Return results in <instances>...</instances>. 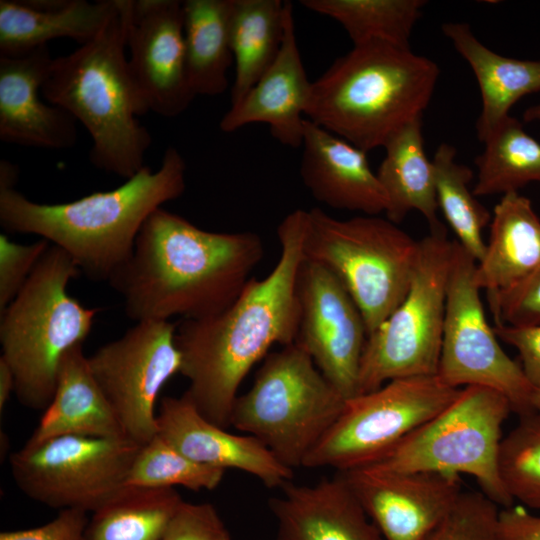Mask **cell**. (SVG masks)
<instances>
[{
  "label": "cell",
  "mask_w": 540,
  "mask_h": 540,
  "mask_svg": "<svg viewBox=\"0 0 540 540\" xmlns=\"http://www.w3.org/2000/svg\"><path fill=\"white\" fill-rule=\"evenodd\" d=\"M306 222V210L287 214L277 227L281 254L273 270L261 280L251 278L222 312L183 319L176 327L180 373L189 381L184 394L204 418L224 429L231 425L237 391L251 368L274 344L295 342Z\"/></svg>",
  "instance_id": "cell-1"
},
{
  "label": "cell",
  "mask_w": 540,
  "mask_h": 540,
  "mask_svg": "<svg viewBox=\"0 0 540 540\" xmlns=\"http://www.w3.org/2000/svg\"><path fill=\"white\" fill-rule=\"evenodd\" d=\"M263 256L257 233L207 231L161 207L145 221L130 258L108 282L136 323L203 319L236 300Z\"/></svg>",
  "instance_id": "cell-2"
},
{
  "label": "cell",
  "mask_w": 540,
  "mask_h": 540,
  "mask_svg": "<svg viewBox=\"0 0 540 540\" xmlns=\"http://www.w3.org/2000/svg\"><path fill=\"white\" fill-rule=\"evenodd\" d=\"M186 163L168 147L158 170L145 165L108 191L66 203L45 204L15 189L18 173L0 172V225L9 233L35 234L64 250L81 273L108 281L130 258L148 217L185 191Z\"/></svg>",
  "instance_id": "cell-3"
},
{
  "label": "cell",
  "mask_w": 540,
  "mask_h": 540,
  "mask_svg": "<svg viewBox=\"0 0 540 540\" xmlns=\"http://www.w3.org/2000/svg\"><path fill=\"white\" fill-rule=\"evenodd\" d=\"M131 0H120L113 18L92 41L53 58L42 96L88 131L91 163L125 180L144 166L151 135L138 117L149 112L130 70L127 25Z\"/></svg>",
  "instance_id": "cell-4"
},
{
  "label": "cell",
  "mask_w": 540,
  "mask_h": 540,
  "mask_svg": "<svg viewBox=\"0 0 540 540\" xmlns=\"http://www.w3.org/2000/svg\"><path fill=\"white\" fill-rule=\"evenodd\" d=\"M439 74L433 60L410 48L355 45L311 82L305 116L367 153L422 118Z\"/></svg>",
  "instance_id": "cell-5"
},
{
  "label": "cell",
  "mask_w": 540,
  "mask_h": 540,
  "mask_svg": "<svg viewBox=\"0 0 540 540\" xmlns=\"http://www.w3.org/2000/svg\"><path fill=\"white\" fill-rule=\"evenodd\" d=\"M80 274L73 259L51 244L23 288L0 312L1 358L13 372L18 401L27 408H47L63 356L84 344L99 312L69 295V282Z\"/></svg>",
  "instance_id": "cell-6"
},
{
  "label": "cell",
  "mask_w": 540,
  "mask_h": 540,
  "mask_svg": "<svg viewBox=\"0 0 540 540\" xmlns=\"http://www.w3.org/2000/svg\"><path fill=\"white\" fill-rule=\"evenodd\" d=\"M346 400L294 342L265 357L249 390L236 398L231 425L294 469L303 466Z\"/></svg>",
  "instance_id": "cell-7"
},
{
  "label": "cell",
  "mask_w": 540,
  "mask_h": 540,
  "mask_svg": "<svg viewBox=\"0 0 540 540\" xmlns=\"http://www.w3.org/2000/svg\"><path fill=\"white\" fill-rule=\"evenodd\" d=\"M419 241L379 216L337 219L320 208L307 211L304 258L333 273L373 333L406 297Z\"/></svg>",
  "instance_id": "cell-8"
},
{
  "label": "cell",
  "mask_w": 540,
  "mask_h": 540,
  "mask_svg": "<svg viewBox=\"0 0 540 540\" xmlns=\"http://www.w3.org/2000/svg\"><path fill=\"white\" fill-rule=\"evenodd\" d=\"M512 412L500 393L461 388L455 399L376 463L387 472H438L471 476L500 508L515 502L500 475L503 425Z\"/></svg>",
  "instance_id": "cell-9"
},
{
  "label": "cell",
  "mask_w": 540,
  "mask_h": 540,
  "mask_svg": "<svg viewBox=\"0 0 540 540\" xmlns=\"http://www.w3.org/2000/svg\"><path fill=\"white\" fill-rule=\"evenodd\" d=\"M452 243L441 223L419 240L408 293L366 340L358 395L387 382L436 375L439 367Z\"/></svg>",
  "instance_id": "cell-10"
},
{
  "label": "cell",
  "mask_w": 540,
  "mask_h": 540,
  "mask_svg": "<svg viewBox=\"0 0 540 540\" xmlns=\"http://www.w3.org/2000/svg\"><path fill=\"white\" fill-rule=\"evenodd\" d=\"M460 390L437 375L415 376L347 399L303 467L344 472L370 466L449 405Z\"/></svg>",
  "instance_id": "cell-11"
},
{
  "label": "cell",
  "mask_w": 540,
  "mask_h": 540,
  "mask_svg": "<svg viewBox=\"0 0 540 540\" xmlns=\"http://www.w3.org/2000/svg\"><path fill=\"white\" fill-rule=\"evenodd\" d=\"M476 260L452 243L446 314L437 376L445 384L482 386L503 395L519 417L540 413V388L501 347L474 281Z\"/></svg>",
  "instance_id": "cell-12"
},
{
  "label": "cell",
  "mask_w": 540,
  "mask_h": 540,
  "mask_svg": "<svg viewBox=\"0 0 540 540\" xmlns=\"http://www.w3.org/2000/svg\"><path fill=\"white\" fill-rule=\"evenodd\" d=\"M141 445L129 438L59 436L10 456V470L28 497L57 509L95 512L125 487Z\"/></svg>",
  "instance_id": "cell-13"
},
{
  "label": "cell",
  "mask_w": 540,
  "mask_h": 540,
  "mask_svg": "<svg viewBox=\"0 0 540 540\" xmlns=\"http://www.w3.org/2000/svg\"><path fill=\"white\" fill-rule=\"evenodd\" d=\"M176 327L170 321L137 322L88 356L124 436L141 446L157 435L156 402L167 381L180 373Z\"/></svg>",
  "instance_id": "cell-14"
},
{
  "label": "cell",
  "mask_w": 540,
  "mask_h": 540,
  "mask_svg": "<svg viewBox=\"0 0 540 540\" xmlns=\"http://www.w3.org/2000/svg\"><path fill=\"white\" fill-rule=\"evenodd\" d=\"M297 297L295 343L346 399L358 395L360 362L367 340L360 309L333 273L305 258L297 276Z\"/></svg>",
  "instance_id": "cell-15"
},
{
  "label": "cell",
  "mask_w": 540,
  "mask_h": 540,
  "mask_svg": "<svg viewBox=\"0 0 540 540\" xmlns=\"http://www.w3.org/2000/svg\"><path fill=\"white\" fill-rule=\"evenodd\" d=\"M337 473L384 540H428L463 493L457 474L370 467Z\"/></svg>",
  "instance_id": "cell-16"
},
{
  "label": "cell",
  "mask_w": 540,
  "mask_h": 540,
  "mask_svg": "<svg viewBox=\"0 0 540 540\" xmlns=\"http://www.w3.org/2000/svg\"><path fill=\"white\" fill-rule=\"evenodd\" d=\"M128 62L151 112L173 118L196 97L187 74L182 1L131 0Z\"/></svg>",
  "instance_id": "cell-17"
},
{
  "label": "cell",
  "mask_w": 540,
  "mask_h": 540,
  "mask_svg": "<svg viewBox=\"0 0 540 540\" xmlns=\"http://www.w3.org/2000/svg\"><path fill=\"white\" fill-rule=\"evenodd\" d=\"M157 426L158 435L201 465L240 470L268 488H282L293 477V469L283 465L259 440L230 433L208 421L185 394L160 400Z\"/></svg>",
  "instance_id": "cell-18"
},
{
  "label": "cell",
  "mask_w": 540,
  "mask_h": 540,
  "mask_svg": "<svg viewBox=\"0 0 540 540\" xmlns=\"http://www.w3.org/2000/svg\"><path fill=\"white\" fill-rule=\"evenodd\" d=\"M52 60L48 45L19 56L0 55L1 141L56 150L76 144L77 121L42 99Z\"/></svg>",
  "instance_id": "cell-19"
},
{
  "label": "cell",
  "mask_w": 540,
  "mask_h": 540,
  "mask_svg": "<svg viewBox=\"0 0 540 540\" xmlns=\"http://www.w3.org/2000/svg\"><path fill=\"white\" fill-rule=\"evenodd\" d=\"M310 87L297 44L293 4L286 1L284 36L277 57L247 94L230 106L219 127L231 133L251 123H264L281 144L299 148Z\"/></svg>",
  "instance_id": "cell-20"
},
{
  "label": "cell",
  "mask_w": 540,
  "mask_h": 540,
  "mask_svg": "<svg viewBox=\"0 0 540 540\" xmlns=\"http://www.w3.org/2000/svg\"><path fill=\"white\" fill-rule=\"evenodd\" d=\"M301 146L300 176L318 202L371 216L385 213L387 197L365 151L307 118Z\"/></svg>",
  "instance_id": "cell-21"
},
{
  "label": "cell",
  "mask_w": 540,
  "mask_h": 540,
  "mask_svg": "<svg viewBox=\"0 0 540 540\" xmlns=\"http://www.w3.org/2000/svg\"><path fill=\"white\" fill-rule=\"evenodd\" d=\"M269 506L276 540H384L338 473L311 485L289 482Z\"/></svg>",
  "instance_id": "cell-22"
},
{
  "label": "cell",
  "mask_w": 540,
  "mask_h": 540,
  "mask_svg": "<svg viewBox=\"0 0 540 540\" xmlns=\"http://www.w3.org/2000/svg\"><path fill=\"white\" fill-rule=\"evenodd\" d=\"M120 0H0V55L19 56L68 38L84 45L105 28Z\"/></svg>",
  "instance_id": "cell-23"
},
{
  "label": "cell",
  "mask_w": 540,
  "mask_h": 540,
  "mask_svg": "<svg viewBox=\"0 0 540 540\" xmlns=\"http://www.w3.org/2000/svg\"><path fill=\"white\" fill-rule=\"evenodd\" d=\"M124 436L110 404L93 377L83 344L62 358L55 393L25 446L66 436Z\"/></svg>",
  "instance_id": "cell-24"
},
{
  "label": "cell",
  "mask_w": 540,
  "mask_h": 540,
  "mask_svg": "<svg viewBox=\"0 0 540 540\" xmlns=\"http://www.w3.org/2000/svg\"><path fill=\"white\" fill-rule=\"evenodd\" d=\"M540 267V218L530 199L511 192L493 210L490 237L474 281L487 293L508 290Z\"/></svg>",
  "instance_id": "cell-25"
},
{
  "label": "cell",
  "mask_w": 540,
  "mask_h": 540,
  "mask_svg": "<svg viewBox=\"0 0 540 540\" xmlns=\"http://www.w3.org/2000/svg\"><path fill=\"white\" fill-rule=\"evenodd\" d=\"M442 31L466 60L477 80L482 110L476 122L480 142L522 97L540 91V60L505 57L490 50L464 22H446Z\"/></svg>",
  "instance_id": "cell-26"
},
{
  "label": "cell",
  "mask_w": 540,
  "mask_h": 540,
  "mask_svg": "<svg viewBox=\"0 0 540 540\" xmlns=\"http://www.w3.org/2000/svg\"><path fill=\"white\" fill-rule=\"evenodd\" d=\"M384 148L385 157L376 174L388 201L386 218L398 224L417 210L430 228L440 225L434 166L424 148L422 118L400 129Z\"/></svg>",
  "instance_id": "cell-27"
},
{
  "label": "cell",
  "mask_w": 540,
  "mask_h": 540,
  "mask_svg": "<svg viewBox=\"0 0 540 540\" xmlns=\"http://www.w3.org/2000/svg\"><path fill=\"white\" fill-rule=\"evenodd\" d=\"M187 74L195 96H216L228 87L233 61L231 0L182 1Z\"/></svg>",
  "instance_id": "cell-28"
},
{
  "label": "cell",
  "mask_w": 540,
  "mask_h": 540,
  "mask_svg": "<svg viewBox=\"0 0 540 540\" xmlns=\"http://www.w3.org/2000/svg\"><path fill=\"white\" fill-rule=\"evenodd\" d=\"M286 1L231 0L230 45L235 62L231 105L239 102L277 57L284 36Z\"/></svg>",
  "instance_id": "cell-29"
},
{
  "label": "cell",
  "mask_w": 540,
  "mask_h": 540,
  "mask_svg": "<svg viewBox=\"0 0 540 540\" xmlns=\"http://www.w3.org/2000/svg\"><path fill=\"white\" fill-rule=\"evenodd\" d=\"M183 501L175 488L126 486L92 513L84 540H161Z\"/></svg>",
  "instance_id": "cell-30"
},
{
  "label": "cell",
  "mask_w": 540,
  "mask_h": 540,
  "mask_svg": "<svg viewBox=\"0 0 540 540\" xmlns=\"http://www.w3.org/2000/svg\"><path fill=\"white\" fill-rule=\"evenodd\" d=\"M476 157L475 196L518 192L529 183L540 182V143L522 123L509 115L482 142Z\"/></svg>",
  "instance_id": "cell-31"
},
{
  "label": "cell",
  "mask_w": 540,
  "mask_h": 540,
  "mask_svg": "<svg viewBox=\"0 0 540 540\" xmlns=\"http://www.w3.org/2000/svg\"><path fill=\"white\" fill-rule=\"evenodd\" d=\"M424 0H301L305 8L330 17L346 31L353 46L378 41L410 48Z\"/></svg>",
  "instance_id": "cell-32"
},
{
  "label": "cell",
  "mask_w": 540,
  "mask_h": 540,
  "mask_svg": "<svg viewBox=\"0 0 540 540\" xmlns=\"http://www.w3.org/2000/svg\"><path fill=\"white\" fill-rule=\"evenodd\" d=\"M456 154L454 146L441 143L432 159L438 210L456 234L458 243L478 263L486 251L482 232L492 215L470 189L473 172L457 161Z\"/></svg>",
  "instance_id": "cell-33"
},
{
  "label": "cell",
  "mask_w": 540,
  "mask_h": 540,
  "mask_svg": "<svg viewBox=\"0 0 540 540\" xmlns=\"http://www.w3.org/2000/svg\"><path fill=\"white\" fill-rule=\"evenodd\" d=\"M225 470L201 465L187 458L160 435L142 445L132 464L126 486L213 490Z\"/></svg>",
  "instance_id": "cell-34"
},
{
  "label": "cell",
  "mask_w": 540,
  "mask_h": 540,
  "mask_svg": "<svg viewBox=\"0 0 540 540\" xmlns=\"http://www.w3.org/2000/svg\"><path fill=\"white\" fill-rule=\"evenodd\" d=\"M499 469L512 499L540 511V413L519 417L503 437Z\"/></svg>",
  "instance_id": "cell-35"
},
{
  "label": "cell",
  "mask_w": 540,
  "mask_h": 540,
  "mask_svg": "<svg viewBox=\"0 0 540 540\" xmlns=\"http://www.w3.org/2000/svg\"><path fill=\"white\" fill-rule=\"evenodd\" d=\"M500 507L479 492H463L428 540H504Z\"/></svg>",
  "instance_id": "cell-36"
},
{
  "label": "cell",
  "mask_w": 540,
  "mask_h": 540,
  "mask_svg": "<svg viewBox=\"0 0 540 540\" xmlns=\"http://www.w3.org/2000/svg\"><path fill=\"white\" fill-rule=\"evenodd\" d=\"M51 243L21 244L0 235V312L17 296Z\"/></svg>",
  "instance_id": "cell-37"
},
{
  "label": "cell",
  "mask_w": 540,
  "mask_h": 540,
  "mask_svg": "<svg viewBox=\"0 0 540 540\" xmlns=\"http://www.w3.org/2000/svg\"><path fill=\"white\" fill-rule=\"evenodd\" d=\"M487 296L495 324L540 325V267L516 286Z\"/></svg>",
  "instance_id": "cell-38"
},
{
  "label": "cell",
  "mask_w": 540,
  "mask_h": 540,
  "mask_svg": "<svg viewBox=\"0 0 540 540\" xmlns=\"http://www.w3.org/2000/svg\"><path fill=\"white\" fill-rule=\"evenodd\" d=\"M161 540H232L211 503L183 501L170 518Z\"/></svg>",
  "instance_id": "cell-39"
},
{
  "label": "cell",
  "mask_w": 540,
  "mask_h": 540,
  "mask_svg": "<svg viewBox=\"0 0 540 540\" xmlns=\"http://www.w3.org/2000/svg\"><path fill=\"white\" fill-rule=\"evenodd\" d=\"M89 518L80 509H63L50 522L29 529L5 531L0 540H84Z\"/></svg>",
  "instance_id": "cell-40"
},
{
  "label": "cell",
  "mask_w": 540,
  "mask_h": 540,
  "mask_svg": "<svg viewBox=\"0 0 540 540\" xmlns=\"http://www.w3.org/2000/svg\"><path fill=\"white\" fill-rule=\"evenodd\" d=\"M493 330L498 339L518 351L526 377L535 387L540 388V325L495 324Z\"/></svg>",
  "instance_id": "cell-41"
},
{
  "label": "cell",
  "mask_w": 540,
  "mask_h": 540,
  "mask_svg": "<svg viewBox=\"0 0 540 540\" xmlns=\"http://www.w3.org/2000/svg\"><path fill=\"white\" fill-rule=\"evenodd\" d=\"M499 518L504 540H540V514L513 504L501 508Z\"/></svg>",
  "instance_id": "cell-42"
},
{
  "label": "cell",
  "mask_w": 540,
  "mask_h": 540,
  "mask_svg": "<svg viewBox=\"0 0 540 540\" xmlns=\"http://www.w3.org/2000/svg\"><path fill=\"white\" fill-rule=\"evenodd\" d=\"M15 393V378L7 362L0 357V411L5 408L10 396Z\"/></svg>",
  "instance_id": "cell-43"
},
{
  "label": "cell",
  "mask_w": 540,
  "mask_h": 540,
  "mask_svg": "<svg viewBox=\"0 0 540 540\" xmlns=\"http://www.w3.org/2000/svg\"><path fill=\"white\" fill-rule=\"evenodd\" d=\"M523 119L526 122L540 123V104L530 106L523 113Z\"/></svg>",
  "instance_id": "cell-44"
}]
</instances>
